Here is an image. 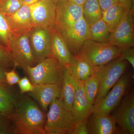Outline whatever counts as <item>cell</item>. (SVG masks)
I'll return each mask as SVG.
<instances>
[{
	"label": "cell",
	"instance_id": "10",
	"mask_svg": "<svg viewBox=\"0 0 134 134\" xmlns=\"http://www.w3.org/2000/svg\"><path fill=\"white\" fill-rule=\"evenodd\" d=\"M121 104L111 115L123 133L134 134V94L133 91L124 96Z\"/></svg>",
	"mask_w": 134,
	"mask_h": 134
},
{
	"label": "cell",
	"instance_id": "23",
	"mask_svg": "<svg viewBox=\"0 0 134 134\" xmlns=\"http://www.w3.org/2000/svg\"><path fill=\"white\" fill-rule=\"evenodd\" d=\"M83 83L86 98L89 103L94 106L99 84V73L96 67L93 74L84 81Z\"/></svg>",
	"mask_w": 134,
	"mask_h": 134
},
{
	"label": "cell",
	"instance_id": "28",
	"mask_svg": "<svg viewBox=\"0 0 134 134\" xmlns=\"http://www.w3.org/2000/svg\"><path fill=\"white\" fill-rule=\"evenodd\" d=\"M18 65L10 55L7 50L0 44V66L7 68Z\"/></svg>",
	"mask_w": 134,
	"mask_h": 134
},
{
	"label": "cell",
	"instance_id": "39",
	"mask_svg": "<svg viewBox=\"0 0 134 134\" xmlns=\"http://www.w3.org/2000/svg\"><path fill=\"white\" fill-rule=\"evenodd\" d=\"M68 1L76 5L83 6L86 0H68Z\"/></svg>",
	"mask_w": 134,
	"mask_h": 134
},
{
	"label": "cell",
	"instance_id": "14",
	"mask_svg": "<svg viewBox=\"0 0 134 134\" xmlns=\"http://www.w3.org/2000/svg\"><path fill=\"white\" fill-rule=\"evenodd\" d=\"M5 16L14 35L19 36L27 33L35 26L30 6L23 5L14 13Z\"/></svg>",
	"mask_w": 134,
	"mask_h": 134
},
{
	"label": "cell",
	"instance_id": "4",
	"mask_svg": "<svg viewBox=\"0 0 134 134\" xmlns=\"http://www.w3.org/2000/svg\"><path fill=\"white\" fill-rule=\"evenodd\" d=\"M62 66L56 58L52 56L42 60L34 66H27L25 72L32 84L60 85Z\"/></svg>",
	"mask_w": 134,
	"mask_h": 134
},
{
	"label": "cell",
	"instance_id": "36",
	"mask_svg": "<svg viewBox=\"0 0 134 134\" xmlns=\"http://www.w3.org/2000/svg\"><path fill=\"white\" fill-rule=\"evenodd\" d=\"M6 69L0 66V83H7L5 77V72Z\"/></svg>",
	"mask_w": 134,
	"mask_h": 134
},
{
	"label": "cell",
	"instance_id": "37",
	"mask_svg": "<svg viewBox=\"0 0 134 134\" xmlns=\"http://www.w3.org/2000/svg\"><path fill=\"white\" fill-rule=\"evenodd\" d=\"M40 0H21L23 5L30 6L39 1Z\"/></svg>",
	"mask_w": 134,
	"mask_h": 134
},
{
	"label": "cell",
	"instance_id": "2",
	"mask_svg": "<svg viewBox=\"0 0 134 134\" xmlns=\"http://www.w3.org/2000/svg\"><path fill=\"white\" fill-rule=\"evenodd\" d=\"M50 106L44 125L46 134H71L75 122L71 111L65 108L59 98Z\"/></svg>",
	"mask_w": 134,
	"mask_h": 134
},
{
	"label": "cell",
	"instance_id": "21",
	"mask_svg": "<svg viewBox=\"0 0 134 134\" xmlns=\"http://www.w3.org/2000/svg\"><path fill=\"white\" fill-rule=\"evenodd\" d=\"M126 9L124 5L117 3L103 11L102 18L107 25L111 32L119 24Z\"/></svg>",
	"mask_w": 134,
	"mask_h": 134
},
{
	"label": "cell",
	"instance_id": "35",
	"mask_svg": "<svg viewBox=\"0 0 134 134\" xmlns=\"http://www.w3.org/2000/svg\"><path fill=\"white\" fill-rule=\"evenodd\" d=\"M118 3L122 4L127 9L133 8V0H117Z\"/></svg>",
	"mask_w": 134,
	"mask_h": 134
},
{
	"label": "cell",
	"instance_id": "15",
	"mask_svg": "<svg viewBox=\"0 0 134 134\" xmlns=\"http://www.w3.org/2000/svg\"><path fill=\"white\" fill-rule=\"evenodd\" d=\"M60 85L58 84H42L34 85L33 90L28 95L35 99L44 111L56 98L60 97Z\"/></svg>",
	"mask_w": 134,
	"mask_h": 134
},
{
	"label": "cell",
	"instance_id": "9",
	"mask_svg": "<svg viewBox=\"0 0 134 134\" xmlns=\"http://www.w3.org/2000/svg\"><path fill=\"white\" fill-rule=\"evenodd\" d=\"M83 16L82 6L68 0H59L56 4L55 26L61 33Z\"/></svg>",
	"mask_w": 134,
	"mask_h": 134
},
{
	"label": "cell",
	"instance_id": "31",
	"mask_svg": "<svg viewBox=\"0 0 134 134\" xmlns=\"http://www.w3.org/2000/svg\"><path fill=\"white\" fill-rule=\"evenodd\" d=\"M17 66V65H15L12 70L9 71H6L5 72L7 83L10 86L18 83L20 80L19 75L16 72V68Z\"/></svg>",
	"mask_w": 134,
	"mask_h": 134
},
{
	"label": "cell",
	"instance_id": "7",
	"mask_svg": "<svg viewBox=\"0 0 134 134\" xmlns=\"http://www.w3.org/2000/svg\"><path fill=\"white\" fill-rule=\"evenodd\" d=\"M7 50L18 66L25 71L27 66H34L38 63L30 44L29 32L13 35Z\"/></svg>",
	"mask_w": 134,
	"mask_h": 134
},
{
	"label": "cell",
	"instance_id": "22",
	"mask_svg": "<svg viewBox=\"0 0 134 134\" xmlns=\"http://www.w3.org/2000/svg\"><path fill=\"white\" fill-rule=\"evenodd\" d=\"M82 7L84 18L90 26L102 18L103 11L98 0H86Z\"/></svg>",
	"mask_w": 134,
	"mask_h": 134
},
{
	"label": "cell",
	"instance_id": "16",
	"mask_svg": "<svg viewBox=\"0 0 134 134\" xmlns=\"http://www.w3.org/2000/svg\"><path fill=\"white\" fill-rule=\"evenodd\" d=\"M86 125L88 134H116L120 132L110 114L102 115L92 113L87 119Z\"/></svg>",
	"mask_w": 134,
	"mask_h": 134
},
{
	"label": "cell",
	"instance_id": "20",
	"mask_svg": "<svg viewBox=\"0 0 134 134\" xmlns=\"http://www.w3.org/2000/svg\"><path fill=\"white\" fill-rule=\"evenodd\" d=\"M66 65L77 79L82 81L94 74L95 67L79 54L73 55L71 62Z\"/></svg>",
	"mask_w": 134,
	"mask_h": 134
},
{
	"label": "cell",
	"instance_id": "19",
	"mask_svg": "<svg viewBox=\"0 0 134 134\" xmlns=\"http://www.w3.org/2000/svg\"><path fill=\"white\" fill-rule=\"evenodd\" d=\"M76 88V78L66 65H63L59 98L65 108L71 111Z\"/></svg>",
	"mask_w": 134,
	"mask_h": 134
},
{
	"label": "cell",
	"instance_id": "34",
	"mask_svg": "<svg viewBox=\"0 0 134 134\" xmlns=\"http://www.w3.org/2000/svg\"><path fill=\"white\" fill-rule=\"evenodd\" d=\"M102 11H104L108 8L118 3L117 0H98Z\"/></svg>",
	"mask_w": 134,
	"mask_h": 134
},
{
	"label": "cell",
	"instance_id": "17",
	"mask_svg": "<svg viewBox=\"0 0 134 134\" xmlns=\"http://www.w3.org/2000/svg\"><path fill=\"white\" fill-rule=\"evenodd\" d=\"M93 107L86 98L84 89L83 81L76 78V88L71 110L75 121L87 120L93 113Z\"/></svg>",
	"mask_w": 134,
	"mask_h": 134
},
{
	"label": "cell",
	"instance_id": "1",
	"mask_svg": "<svg viewBox=\"0 0 134 134\" xmlns=\"http://www.w3.org/2000/svg\"><path fill=\"white\" fill-rule=\"evenodd\" d=\"M10 119L15 134H46L44 114L29 97L23 96L17 100Z\"/></svg>",
	"mask_w": 134,
	"mask_h": 134
},
{
	"label": "cell",
	"instance_id": "25",
	"mask_svg": "<svg viewBox=\"0 0 134 134\" xmlns=\"http://www.w3.org/2000/svg\"><path fill=\"white\" fill-rule=\"evenodd\" d=\"M13 35L6 16L0 11V44L7 49Z\"/></svg>",
	"mask_w": 134,
	"mask_h": 134
},
{
	"label": "cell",
	"instance_id": "40",
	"mask_svg": "<svg viewBox=\"0 0 134 134\" xmlns=\"http://www.w3.org/2000/svg\"><path fill=\"white\" fill-rule=\"evenodd\" d=\"M52 1L56 4L59 0H52Z\"/></svg>",
	"mask_w": 134,
	"mask_h": 134
},
{
	"label": "cell",
	"instance_id": "12",
	"mask_svg": "<svg viewBox=\"0 0 134 134\" xmlns=\"http://www.w3.org/2000/svg\"><path fill=\"white\" fill-rule=\"evenodd\" d=\"M29 34L32 50L38 63L52 56L50 30L34 26Z\"/></svg>",
	"mask_w": 134,
	"mask_h": 134
},
{
	"label": "cell",
	"instance_id": "27",
	"mask_svg": "<svg viewBox=\"0 0 134 134\" xmlns=\"http://www.w3.org/2000/svg\"><path fill=\"white\" fill-rule=\"evenodd\" d=\"M15 107V104L11 100L0 97V115L10 119Z\"/></svg>",
	"mask_w": 134,
	"mask_h": 134
},
{
	"label": "cell",
	"instance_id": "6",
	"mask_svg": "<svg viewBox=\"0 0 134 134\" xmlns=\"http://www.w3.org/2000/svg\"><path fill=\"white\" fill-rule=\"evenodd\" d=\"M130 83V76L122 75L107 94L94 105L92 113L102 115L110 114L119 105L127 93Z\"/></svg>",
	"mask_w": 134,
	"mask_h": 134
},
{
	"label": "cell",
	"instance_id": "30",
	"mask_svg": "<svg viewBox=\"0 0 134 134\" xmlns=\"http://www.w3.org/2000/svg\"><path fill=\"white\" fill-rule=\"evenodd\" d=\"M87 120H78L75 121L71 134H88Z\"/></svg>",
	"mask_w": 134,
	"mask_h": 134
},
{
	"label": "cell",
	"instance_id": "29",
	"mask_svg": "<svg viewBox=\"0 0 134 134\" xmlns=\"http://www.w3.org/2000/svg\"><path fill=\"white\" fill-rule=\"evenodd\" d=\"M0 97L8 99L15 104L17 100L15 93L8 84L0 83Z\"/></svg>",
	"mask_w": 134,
	"mask_h": 134
},
{
	"label": "cell",
	"instance_id": "18",
	"mask_svg": "<svg viewBox=\"0 0 134 134\" xmlns=\"http://www.w3.org/2000/svg\"><path fill=\"white\" fill-rule=\"evenodd\" d=\"M51 36V52L62 65L69 64L73 55L62 34L56 27L50 30Z\"/></svg>",
	"mask_w": 134,
	"mask_h": 134
},
{
	"label": "cell",
	"instance_id": "11",
	"mask_svg": "<svg viewBox=\"0 0 134 134\" xmlns=\"http://www.w3.org/2000/svg\"><path fill=\"white\" fill-rule=\"evenodd\" d=\"M30 7L35 26L48 30L55 27L56 4L52 0H40Z\"/></svg>",
	"mask_w": 134,
	"mask_h": 134
},
{
	"label": "cell",
	"instance_id": "26",
	"mask_svg": "<svg viewBox=\"0 0 134 134\" xmlns=\"http://www.w3.org/2000/svg\"><path fill=\"white\" fill-rule=\"evenodd\" d=\"M23 5L21 0H0V11L5 15H10Z\"/></svg>",
	"mask_w": 134,
	"mask_h": 134
},
{
	"label": "cell",
	"instance_id": "8",
	"mask_svg": "<svg viewBox=\"0 0 134 134\" xmlns=\"http://www.w3.org/2000/svg\"><path fill=\"white\" fill-rule=\"evenodd\" d=\"M133 8L126 9L121 20L111 33L108 43L120 48L133 47Z\"/></svg>",
	"mask_w": 134,
	"mask_h": 134
},
{
	"label": "cell",
	"instance_id": "32",
	"mask_svg": "<svg viewBox=\"0 0 134 134\" xmlns=\"http://www.w3.org/2000/svg\"><path fill=\"white\" fill-rule=\"evenodd\" d=\"M120 57L130 63L134 69V50L133 47L121 48V55Z\"/></svg>",
	"mask_w": 134,
	"mask_h": 134
},
{
	"label": "cell",
	"instance_id": "13",
	"mask_svg": "<svg viewBox=\"0 0 134 134\" xmlns=\"http://www.w3.org/2000/svg\"><path fill=\"white\" fill-rule=\"evenodd\" d=\"M90 27L83 16L61 33L71 53L78 54L82 46L90 37Z\"/></svg>",
	"mask_w": 134,
	"mask_h": 134
},
{
	"label": "cell",
	"instance_id": "38",
	"mask_svg": "<svg viewBox=\"0 0 134 134\" xmlns=\"http://www.w3.org/2000/svg\"><path fill=\"white\" fill-rule=\"evenodd\" d=\"M7 129L4 125L3 121L0 118V134L5 133H7Z\"/></svg>",
	"mask_w": 134,
	"mask_h": 134
},
{
	"label": "cell",
	"instance_id": "5",
	"mask_svg": "<svg viewBox=\"0 0 134 134\" xmlns=\"http://www.w3.org/2000/svg\"><path fill=\"white\" fill-rule=\"evenodd\" d=\"M96 67L99 73V84L95 104L107 94L124 74L127 62L120 57L105 65Z\"/></svg>",
	"mask_w": 134,
	"mask_h": 134
},
{
	"label": "cell",
	"instance_id": "3",
	"mask_svg": "<svg viewBox=\"0 0 134 134\" xmlns=\"http://www.w3.org/2000/svg\"><path fill=\"white\" fill-rule=\"evenodd\" d=\"M121 48L108 43L97 42L88 39L78 54L88 62L93 67L107 64L121 55Z\"/></svg>",
	"mask_w": 134,
	"mask_h": 134
},
{
	"label": "cell",
	"instance_id": "33",
	"mask_svg": "<svg viewBox=\"0 0 134 134\" xmlns=\"http://www.w3.org/2000/svg\"><path fill=\"white\" fill-rule=\"evenodd\" d=\"M21 94L30 92L33 90L34 85L26 77L20 79L18 83Z\"/></svg>",
	"mask_w": 134,
	"mask_h": 134
},
{
	"label": "cell",
	"instance_id": "24",
	"mask_svg": "<svg viewBox=\"0 0 134 134\" xmlns=\"http://www.w3.org/2000/svg\"><path fill=\"white\" fill-rule=\"evenodd\" d=\"M90 27L89 39L97 42L108 43L111 32L102 18Z\"/></svg>",
	"mask_w": 134,
	"mask_h": 134
}]
</instances>
